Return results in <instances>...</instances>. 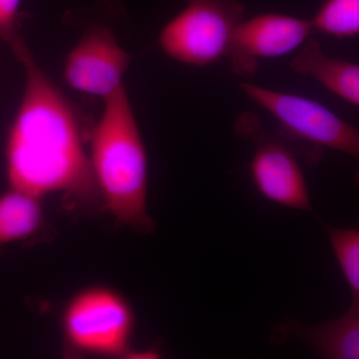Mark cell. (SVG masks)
Segmentation results:
<instances>
[{
  "instance_id": "cell-6",
  "label": "cell",
  "mask_w": 359,
  "mask_h": 359,
  "mask_svg": "<svg viewBox=\"0 0 359 359\" xmlns=\"http://www.w3.org/2000/svg\"><path fill=\"white\" fill-rule=\"evenodd\" d=\"M236 131L256 145L250 170L257 192L282 207L311 211L308 184L292 150L271 138L254 113H245L236 122Z\"/></svg>"
},
{
  "instance_id": "cell-9",
  "label": "cell",
  "mask_w": 359,
  "mask_h": 359,
  "mask_svg": "<svg viewBox=\"0 0 359 359\" xmlns=\"http://www.w3.org/2000/svg\"><path fill=\"white\" fill-rule=\"evenodd\" d=\"M290 67L299 74L313 78L342 100L359 105L358 65L330 57L311 37L299 47Z\"/></svg>"
},
{
  "instance_id": "cell-1",
  "label": "cell",
  "mask_w": 359,
  "mask_h": 359,
  "mask_svg": "<svg viewBox=\"0 0 359 359\" xmlns=\"http://www.w3.org/2000/svg\"><path fill=\"white\" fill-rule=\"evenodd\" d=\"M15 56L25 68V86L6 139L9 189L41 199L55 193L93 197L98 190L79 114L27 46Z\"/></svg>"
},
{
  "instance_id": "cell-7",
  "label": "cell",
  "mask_w": 359,
  "mask_h": 359,
  "mask_svg": "<svg viewBox=\"0 0 359 359\" xmlns=\"http://www.w3.org/2000/svg\"><path fill=\"white\" fill-rule=\"evenodd\" d=\"M313 32L309 20L285 14H259L238 25L226 57L235 74L250 76L257 72L261 59L287 55Z\"/></svg>"
},
{
  "instance_id": "cell-12",
  "label": "cell",
  "mask_w": 359,
  "mask_h": 359,
  "mask_svg": "<svg viewBox=\"0 0 359 359\" xmlns=\"http://www.w3.org/2000/svg\"><path fill=\"white\" fill-rule=\"evenodd\" d=\"M309 21L313 32L337 39H353L359 33V0H325Z\"/></svg>"
},
{
  "instance_id": "cell-10",
  "label": "cell",
  "mask_w": 359,
  "mask_h": 359,
  "mask_svg": "<svg viewBox=\"0 0 359 359\" xmlns=\"http://www.w3.org/2000/svg\"><path fill=\"white\" fill-rule=\"evenodd\" d=\"M285 334L304 340L321 358H359V299H353L351 308L337 320L316 327H302L297 323L280 328Z\"/></svg>"
},
{
  "instance_id": "cell-13",
  "label": "cell",
  "mask_w": 359,
  "mask_h": 359,
  "mask_svg": "<svg viewBox=\"0 0 359 359\" xmlns=\"http://www.w3.org/2000/svg\"><path fill=\"white\" fill-rule=\"evenodd\" d=\"M330 245L353 299H359V229H327Z\"/></svg>"
},
{
  "instance_id": "cell-5",
  "label": "cell",
  "mask_w": 359,
  "mask_h": 359,
  "mask_svg": "<svg viewBox=\"0 0 359 359\" xmlns=\"http://www.w3.org/2000/svg\"><path fill=\"white\" fill-rule=\"evenodd\" d=\"M245 96L268 111L297 140L358 158L359 131L316 101L252 83L240 84Z\"/></svg>"
},
{
  "instance_id": "cell-3",
  "label": "cell",
  "mask_w": 359,
  "mask_h": 359,
  "mask_svg": "<svg viewBox=\"0 0 359 359\" xmlns=\"http://www.w3.org/2000/svg\"><path fill=\"white\" fill-rule=\"evenodd\" d=\"M135 323L129 299L104 285L75 292L61 314L65 346L80 355L125 358L132 349Z\"/></svg>"
},
{
  "instance_id": "cell-4",
  "label": "cell",
  "mask_w": 359,
  "mask_h": 359,
  "mask_svg": "<svg viewBox=\"0 0 359 359\" xmlns=\"http://www.w3.org/2000/svg\"><path fill=\"white\" fill-rule=\"evenodd\" d=\"M244 20L240 0H187L185 8L164 26L158 42L174 60L207 67L226 57Z\"/></svg>"
},
{
  "instance_id": "cell-14",
  "label": "cell",
  "mask_w": 359,
  "mask_h": 359,
  "mask_svg": "<svg viewBox=\"0 0 359 359\" xmlns=\"http://www.w3.org/2000/svg\"><path fill=\"white\" fill-rule=\"evenodd\" d=\"M22 0H0V39L18 54L26 46L20 32V7Z\"/></svg>"
},
{
  "instance_id": "cell-8",
  "label": "cell",
  "mask_w": 359,
  "mask_h": 359,
  "mask_svg": "<svg viewBox=\"0 0 359 359\" xmlns=\"http://www.w3.org/2000/svg\"><path fill=\"white\" fill-rule=\"evenodd\" d=\"M131 56L105 26L85 33L68 54L65 79L71 88L106 99L123 85Z\"/></svg>"
},
{
  "instance_id": "cell-2",
  "label": "cell",
  "mask_w": 359,
  "mask_h": 359,
  "mask_svg": "<svg viewBox=\"0 0 359 359\" xmlns=\"http://www.w3.org/2000/svg\"><path fill=\"white\" fill-rule=\"evenodd\" d=\"M89 157L107 212L122 226L152 233L147 151L124 85L104 99L102 115L92 130Z\"/></svg>"
},
{
  "instance_id": "cell-11",
  "label": "cell",
  "mask_w": 359,
  "mask_h": 359,
  "mask_svg": "<svg viewBox=\"0 0 359 359\" xmlns=\"http://www.w3.org/2000/svg\"><path fill=\"white\" fill-rule=\"evenodd\" d=\"M41 198L9 189L0 195V245L36 235L44 223Z\"/></svg>"
}]
</instances>
